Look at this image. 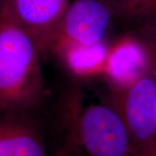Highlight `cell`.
Masks as SVG:
<instances>
[{"instance_id": "obj_1", "label": "cell", "mask_w": 156, "mask_h": 156, "mask_svg": "<svg viewBox=\"0 0 156 156\" xmlns=\"http://www.w3.org/2000/svg\"><path fill=\"white\" fill-rule=\"evenodd\" d=\"M42 56L5 2L0 11L1 111L34 113L42 107L45 96Z\"/></svg>"}, {"instance_id": "obj_2", "label": "cell", "mask_w": 156, "mask_h": 156, "mask_svg": "<svg viewBox=\"0 0 156 156\" xmlns=\"http://www.w3.org/2000/svg\"><path fill=\"white\" fill-rule=\"evenodd\" d=\"M76 132L87 156H132L128 129L115 107L89 106L79 116Z\"/></svg>"}, {"instance_id": "obj_3", "label": "cell", "mask_w": 156, "mask_h": 156, "mask_svg": "<svg viewBox=\"0 0 156 156\" xmlns=\"http://www.w3.org/2000/svg\"><path fill=\"white\" fill-rule=\"evenodd\" d=\"M114 19L109 1L73 0L55 30L49 53L62 45H95L105 42Z\"/></svg>"}, {"instance_id": "obj_4", "label": "cell", "mask_w": 156, "mask_h": 156, "mask_svg": "<svg viewBox=\"0 0 156 156\" xmlns=\"http://www.w3.org/2000/svg\"><path fill=\"white\" fill-rule=\"evenodd\" d=\"M113 93L114 107L128 129L131 149L155 141V80L148 75L127 89Z\"/></svg>"}, {"instance_id": "obj_5", "label": "cell", "mask_w": 156, "mask_h": 156, "mask_svg": "<svg viewBox=\"0 0 156 156\" xmlns=\"http://www.w3.org/2000/svg\"><path fill=\"white\" fill-rule=\"evenodd\" d=\"M149 51L140 36L126 34L108 45L102 75L113 91L127 89L149 75Z\"/></svg>"}, {"instance_id": "obj_6", "label": "cell", "mask_w": 156, "mask_h": 156, "mask_svg": "<svg viewBox=\"0 0 156 156\" xmlns=\"http://www.w3.org/2000/svg\"><path fill=\"white\" fill-rule=\"evenodd\" d=\"M17 22L35 40L42 56L49 54L52 37L70 0H6Z\"/></svg>"}, {"instance_id": "obj_7", "label": "cell", "mask_w": 156, "mask_h": 156, "mask_svg": "<svg viewBox=\"0 0 156 156\" xmlns=\"http://www.w3.org/2000/svg\"><path fill=\"white\" fill-rule=\"evenodd\" d=\"M33 113L0 110V156H48Z\"/></svg>"}, {"instance_id": "obj_8", "label": "cell", "mask_w": 156, "mask_h": 156, "mask_svg": "<svg viewBox=\"0 0 156 156\" xmlns=\"http://www.w3.org/2000/svg\"><path fill=\"white\" fill-rule=\"evenodd\" d=\"M108 49L106 42L95 45L66 44L58 47L53 53L60 56L72 75L90 78L102 75Z\"/></svg>"}, {"instance_id": "obj_9", "label": "cell", "mask_w": 156, "mask_h": 156, "mask_svg": "<svg viewBox=\"0 0 156 156\" xmlns=\"http://www.w3.org/2000/svg\"><path fill=\"white\" fill-rule=\"evenodd\" d=\"M115 18L142 24L156 16V0H111Z\"/></svg>"}, {"instance_id": "obj_10", "label": "cell", "mask_w": 156, "mask_h": 156, "mask_svg": "<svg viewBox=\"0 0 156 156\" xmlns=\"http://www.w3.org/2000/svg\"><path fill=\"white\" fill-rule=\"evenodd\" d=\"M140 37L145 40L156 44V16L141 24Z\"/></svg>"}, {"instance_id": "obj_11", "label": "cell", "mask_w": 156, "mask_h": 156, "mask_svg": "<svg viewBox=\"0 0 156 156\" xmlns=\"http://www.w3.org/2000/svg\"><path fill=\"white\" fill-rule=\"evenodd\" d=\"M145 42L149 51V75L156 81V44L147 40H145Z\"/></svg>"}, {"instance_id": "obj_12", "label": "cell", "mask_w": 156, "mask_h": 156, "mask_svg": "<svg viewBox=\"0 0 156 156\" xmlns=\"http://www.w3.org/2000/svg\"><path fill=\"white\" fill-rule=\"evenodd\" d=\"M132 156H156V140L148 145L131 149Z\"/></svg>"}, {"instance_id": "obj_13", "label": "cell", "mask_w": 156, "mask_h": 156, "mask_svg": "<svg viewBox=\"0 0 156 156\" xmlns=\"http://www.w3.org/2000/svg\"><path fill=\"white\" fill-rule=\"evenodd\" d=\"M5 0H0V11L2 10L3 6L5 5Z\"/></svg>"}, {"instance_id": "obj_14", "label": "cell", "mask_w": 156, "mask_h": 156, "mask_svg": "<svg viewBox=\"0 0 156 156\" xmlns=\"http://www.w3.org/2000/svg\"><path fill=\"white\" fill-rule=\"evenodd\" d=\"M154 125L156 128V99H155V105H154Z\"/></svg>"}, {"instance_id": "obj_15", "label": "cell", "mask_w": 156, "mask_h": 156, "mask_svg": "<svg viewBox=\"0 0 156 156\" xmlns=\"http://www.w3.org/2000/svg\"><path fill=\"white\" fill-rule=\"evenodd\" d=\"M107 1H111V0H107Z\"/></svg>"}]
</instances>
